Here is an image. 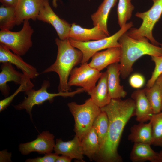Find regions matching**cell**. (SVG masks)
<instances>
[{
	"instance_id": "1",
	"label": "cell",
	"mask_w": 162,
	"mask_h": 162,
	"mask_svg": "<svg viewBox=\"0 0 162 162\" xmlns=\"http://www.w3.org/2000/svg\"><path fill=\"white\" fill-rule=\"evenodd\" d=\"M100 108L107 114L109 128L105 141L94 159L102 162H122L118 147L125 125L135 116V102L131 98L112 99L109 104Z\"/></svg>"
},
{
	"instance_id": "2",
	"label": "cell",
	"mask_w": 162,
	"mask_h": 162,
	"mask_svg": "<svg viewBox=\"0 0 162 162\" xmlns=\"http://www.w3.org/2000/svg\"><path fill=\"white\" fill-rule=\"evenodd\" d=\"M55 42L58 48L56 60L41 74L56 73L59 77L58 92H69L70 88L68 85L69 77L74 68L81 64L83 54L81 51L71 44L68 38L61 40L57 38Z\"/></svg>"
},
{
	"instance_id": "3",
	"label": "cell",
	"mask_w": 162,
	"mask_h": 162,
	"mask_svg": "<svg viewBox=\"0 0 162 162\" xmlns=\"http://www.w3.org/2000/svg\"><path fill=\"white\" fill-rule=\"evenodd\" d=\"M148 40L146 37L139 40L134 39L126 32L119 39L121 50V75L123 79L129 76L133 71L134 63L143 56H162V46H156L149 42Z\"/></svg>"
},
{
	"instance_id": "4",
	"label": "cell",
	"mask_w": 162,
	"mask_h": 162,
	"mask_svg": "<svg viewBox=\"0 0 162 162\" xmlns=\"http://www.w3.org/2000/svg\"><path fill=\"white\" fill-rule=\"evenodd\" d=\"M68 106L74 118L75 135L81 140L93 126L95 118L101 111V108L90 98L83 104L72 102L68 103Z\"/></svg>"
},
{
	"instance_id": "5",
	"label": "cell",
	"mask_w": 162,
	"mask_h": 162,
	"mask_svg": "<svg viewBox=\"0 0 162 162\" xmlns=\"http://www.w3.org/2000/svg\"><path fill=\"white\" fill-rule=\"evenodd\" d=\"M153 4L148 10L143 12H137L135 16L141 19L142 22L140 27L131 28L126 32L130 37L136 39H141L146 37L152 44L157 46H162L154 38L152 30L162 14V0H152Z\"/></svg>"
},
{
	"instance_id": "6",
	"label": "cell",
	"mask_w": 162,
	"mask_h": 162,
	"mask_svg": "<svg viewBox=\"0 0 162 162\" xmlns=\"http://www.w3.org/2000/svg\"><path fill=\"white\" fill-rule=\"evenodd\" d=\"M134 26L132 22L127 23L113 35L100 40L87 42L75 40L68 38L71 44L82 52L83 58L81 64L87 63L96 53L109 48L121 47L118 42L120 37Z\"/></svg>"
},
{
	"instance_id": "7",
	"label": "cell",
	"mask_w": 162,
	"mask_h": 162,
	"mask_svg": "<svg viewBox=\"0 0 162 162\" xmlns=\"http://www.w3.org/2000/svg\"><path fill=\"white\" fill-rule=\"evenodd\" d=\"M22 29L17 32L1 30L0 44L20 56L25 55L32 46L31 37L34 32L28 20L23 22Z\"/></svg>"
},
{
	"instance_id": "8",
	"label": "cell",
	"mask_w": 162,
	"mask_h": 162,
	"mask_svg": "<svg viewBox=\"0 0 162 162\" xmlns=\"http://www.w3.org/2000/svg\"><path fill=\"white\" fill-rule=\"evenodd\" d=\"M50 86V82L47 80L44 81L40 88L35 90L33 88L25 92L27 95L21 103L14 106L16 110H26L27 112L32 118L31 112L33 106L35 105H40L46 101L52 102L55 97L57 96L72 97L75 94L84 91L82 88H79L73 92H58V93H51L47 89Z\"/></svg>"
},
{
	"instance_id": "9",
	"label": "cell",
	"mask_w": 162,
	"mask_h": 162,
	"mask_svg": "<svg viewBox=\"0 0 162 162\" xmlns=\"http://www.w3.org/2000/svg\"><path fill=\"white\" fill-rule=\"evenodd\" d=\"M102 73L92 68L87 63L81 64L78 67H75L71 70L69 78V87L80 86L87 92L92 90L100 78Z\"/></svg>"
},
{
	"instance_id": "10",
	"label": "cell",
	"mask_w": 162,
	"mask_h": 162,
	"mask_svg": "<svg viewBox=\"0 0 162 162\" xmlns=\"http://www.w3.org/2000/svg\"><path fill=\"white\" fill-rule=\"evenodd\" d=\"M44 6L40 11L37 19L51 25L56 30L59 38H68L71 25L61 19L51 8L49 0H43Z\"/></svg>"
},
{
	"instance_id": "11",
	"label": "cell",
	"mask_w": 162,
	"mask_h": 162,
	"mask_svg": "<svg viewBox=\"0 0 162 162\" xmlns=\"http://www.w3.org/2000/svg\"><path fill=\"white\" fill-rule=\"evenodd\" d=\"M54 138V136L48 131H44L34 140L20 144L19 150L23 155H27L32 152L44 154L52 152L55 144Z\"/></svg>"
},
{
	"instance_id": "12",
	"label": "cell",
	"mask_w": 162,
	"mask_h": 162,
	"mask_svg": "<svg viewBox=\"0 0 162 162\" xmlns=\"http://www.w3.org/2000/svg\"><path fill=\"white\" fill-rule=\"evenodd\" d=\"M43 6V0H18L15 7L16 25L26 20H36Z\"/></svg>"
},
{
	"instance_id": "13",
	"label": "cell",
	"mask_w": 162,
	"mask_h": 162,
	"mask_svg": "<svg viewBox=\"0 0 162 162\" xmlns=\"http://www.w3.org/2000/svg\"><path fill=\"white\" fill-rule=\"evenodd\" d=\"M0 62H9L16 66L31 79L39 74L36 68L25 62L20 56L12 52L6 46L0 44Z\"/></svg>"
},
{
	"instance_id": "14",
	"label": "cell",
	"mask_w": 162,
	"mask_h": 162,
	"mask_svg": "<svg viewBox=\"0 0 162 162\" xmlns=\"http://www.w3.org/2000/svg\"><path fill=\"white\" fill-rule=\"evenodd\" d=\"M121 55V47L109 48L94 54L88 64L92 68L100 72L110 64L120 62Z\"/></svg>"
},
{
	"instance_id": "15",
	"label": "cell",
	"mask_w": 162,
	"mask_h": 162,
	"mask_svg": "<svg viewBox=\"0 0 162 162\" xmlns=\"http://www.w3.org/2000/svg\"><path fill=\"white\" fill-rule=\"evenodd\" d=\"M2 63L0 73V90L4 97H7L10 92L8 82H13L16 84L20 85L28 76L16 70L12 64L9 62Z\"/></svg>"
},
{
	"instance_id": "16",
	"label": "cell",
	"mask_w": 162,
	"mask_h": 162,
	"mask_svg": "<svg viewBox=\"0 0 162 162\" xmlns=\"http://www.w3.org/2000/svg\"><path fill=\"white\" fill-rule=\"evenodd\" d=\"M108 36L98 24L92 28H87L73 23L71 25L68 38L77 41L87 42L100 40Z\"/></svg>"
},
{
	"instance_id": "17",
	"label": "cell",
	"mask_w": 162,
	"mask_h": 162,
	"mask_svg": "<svg viewBox=\"0 0 162 162\" xmlns=\"http://www.w3.org/2000/svg\"><path fill=\"white\" fill-rule=\"evenodd\" d=\"M131 97L135 104L136 120L139 122L149 121L154 113L144 89L135 90L132 94Z\"/></svg>"
},
{
	"instance_id": "18",
	"label": "cell",
	"mask_w": 162,
	"mask_h": 162,
	"mask_svg": "<svg viewBox=\"0 0 162 162\" xmlns=\"http://www.w3.org/2000/svg\"><path fill=\"white\" fill-rule=\"evenodd\" d=\"M54 150L58 154L84 161L81 140L76 135L72 140L68 141H64L61 139H56Z\"/></svg>"
},
{
	"instance_id": "19",
	"label": "cell",
	"mask_w": 162,
	"mask_h": 162,
	"mask_svg": "<svg viewBox=\"0 0 162 162\" xmlns=\"http://www.w3.org/2000/svg\"><path fill=\"white\" fill-rule=\"evenodd\" d=\"M107 84L109 93L111 98L121 99L126 96L127 93L120 85L121 75L120 64L116 63L107 67Z\"/></svg>"
},
{
	"instance_id": "20",
	"label": "cell",
	"mask_w": 162,
	"mask_h": 162,
	"mask_svg": "<svg viewBox=\"0 0 162 162\" xmlns=\"http://www.w3.org/2000/svg\"><path fill=\"white\" fill-rule=\"evenodd\" d=\"M99 79L97 85L87 93L93 102L101 108L109 104L112 99L109 93L106 71L102 73Z\"/></svg>"
},
{
	"instance_id": "21",
	"label": "cell",
	"mask_w": 162,
	"mask_h": 162,
	"mask_svg": "<svg viewBox=\"0 0 162 162\" xmlns=\"http://www.w3.org/2000/svg\"><path fill=\"white\" fill-rule=\"evenodd\" d=\"M117 0H104L97 11L91 16L94 26L99 25L101 29L107 36H110L107 22L111 9L116 4Z\"/></svg>"
},
{
	"instance_id": "22",
	"label": "cell",
	"mask_w": 162,
	"mask_h": 162,
	"mask_svg": "<svg viewBox=\"0 0 162 162\" xmlns=\"http://www.w3.org/2000/svg\"><path fill=\"white\" fill-rule=\"evenodd\" d=\"M128 140L132 142L147 143L151 145L152 135L150 121L147 123L140 122L132 126Z\"/></svg>"
},
{
	"instance_id": "23",
	"label": "cell",
	"mask_w": 162,
	"mask_h": 162,
	"mask_svg": "<svg viewBox=\"0 0 162 162\" xmlns=\"http://www.w3.org/2000/svg\"><path fill=\"white\" fill-rule=\"evenodd\" d=\"M151 145L142 143H135L130 155V158L133 162L149 161L156 162L158 152L151 147Z\"/></svg>"
},
{
	"instance_id": "24",
	"label": "cell",
	"mask_w": 162,
	"mask_h": 162,
	"mask_svg": "<svg viewBox=\"0 0 162 162\" xmlns=\"http://www.w3.org/2000/svg\"><path fill=\"white\" fill-rule=\"evenodd\" d=\"M81 144L84 155L90 160L94 159L99 152L100 146L93 126L81 140Z\"/></svg>"
},
{
	"instance_id": "25",
	"label": "cell",
	"mask_w": 162,
	"mask_h": 162,
	"mask_svg": "<svg viewBox=\"0 0 162 162\" xmlns=\"http://www.w3.org/2000/svg\"><path fill=\"white\" fill-rule=\"evenodd\" d=\"M93 127L98 136L100 148L105 141L109 128L108 118L105 111L101 110L95 118Z\"/></svg>"
},
{
	"instance_id": "26",
	"label": "cell",
	"mask_w": 162,
	"mask_h": 162,
	"mask_svg": "<svg viewBox=\"0 0 162 162\" xmlns=\"http://www.w3.org/2000/svg\"><path fill=\"white\" fill-rule=\"evenodd\" d=\"M144 89L154 114L161 112L162 111V95L158 86L155 83L151 87H146Z\"/></svg>"
},
{
	"instance_id": "27",
	"label": "cell",
	"mask_w": 162,
	"mask_h": 162,
	"mask_svg": "<svg viewBox=\"0 0 162 162\" xmlns=\"http://www.w3.org/2000/svg\"><path fill=\"white\" fill-rule=\"evenodd\" d=\"M16 25L15 8L2 5L0 7L1 30H10Z\"/></svg>"
},
{
	"instance_id": "28",
	"label": "cell",
	"mask_w": 162,
	"mask_h": 162,
	"mask_svg": "<svg viewBox=\"0 0 162 162\" xmlns=\"http://www.w3.org/2000/svg\"><path fill=\"white\" fill-rule=\"evenodd\" d=\"M134 9L131 0H119L117 8L118 23L121 28L127 23Z\"/></svg>"
},
{
	"instance_id": "29",
	"label": "cell",
	"mask_w": 162,
	"mask_h": 162,
	"mask_svg": "<svg viewBox=\"0 0 162 162\" xmlns=\"http://www.w3.org/2000/svg\"><path fill=\"white\" fill-rule=\"evenodd\" d=\"M150 121L152 127L151 145L162 147V111L154 114Z\"/></svg>"
},
{
	"instance_id": "30",
	"label": "cell",
	"mask_w": 162,
	"mask_h": 162,
	"mask_svg": "<svg viewBox=\"0 0 162 162\" xmlns=\"http://www.w3.org/2000/svg\"><path fill=\"white\" fill-rule=\"evenodd\" d=\"M31 79L27 76L16 91L10 96L6 97L0 101V112L4 110L10 104L14 98L21 92H26L33 88L34 86L31 81Z\"/></svg>"
},
{
	"instance_id": "31",
	"label": "cell",
	"mask_w": 162,
	"mask_h": 162,
	"mask_svg": "<svg viewBox=\"0 0 162 162\" xmlns=\"http://www.w3.org/2000/svg\"><path fill=\"white\" fill-rule=\"evenodd\" d=\"M151 57L152 60L155 63V67L151 78L147 82L146 87L148 88L152 86L158 77L162 74V56Z\"/></svg>"
},
{
	"instance_id": "32",
	"label": "cell",
	"mask_w": 162,
	"mask_h": 162,
	"mask_svg": "<svg viewBox=\"0 0 162 162\" xmlns=\"http://www.w3.org/2000/svg\"><path fill=\"white\" fill-rule=\"evenodd\" d=\"M59 156L57 153L50 152L45 154L42 157H37L35 158L27 159V162H55Z\"/></svg>"
},
{
	"instance_id": "33",
	"label": "cell",
	"mask_w": 162,
	"mask_h": 162,
	"mask_svg": "<svg viewBox=\"0 0 162 162\" xmlns=\"http://www.w3.org/2000/svg\"><path fill=\"white\" fill-rule=\"evenodd\" d=\"M129 83L132 87L138 89L144 86L145 83V79L141 74L136 73L130 76L129 79Z\"/></svg>"
},
{
	"instance_id": "34",
	"label": "cell",
	"mask_w": 162,
	"mask_h": 162,
	"mask_svg": "<svg viewBox=\"0 0 162 162\" xmlns=\"http://www.w3.org/2000/svg\"><path fill=\"white\" fill-rule=\"evenodd\" d=\"M0 162L10 161L11 153L6 150L0 151Z\"/></svg>"
},
{
	"instance_id": "35",
	"label": "cell",
	"mask_w": 162,
	"mask_h": 162,
	"mask_svg": "<svg viewBox=\"0 0 162 162\" xmlns=\"http://www.w3.org/2000/svg\"><path fill=\"white\" fill-rule=\"evenodd\" d=\"M18 0H0L2 5L5 7L15 8Z\"/></svg>"
},
{
	"instance_id": "36",
	"label": "cell",
	"mask_w": 162,
	"mask_h": 162,
	"mask_svg": "<svg viewBox=\"0 0 162 162\" xmlns=\"http://www.w3.org/2000/svg\"><path fill=\"white\" fill-rule=\"evenodd\" d=\"M72 159L68 156L62 155L61 156H58L56 162H70Z\"/></svg>"
},
{
	"instance_id": "37",
	"label": "cell",
	"mask_w": 162,
	"mask_h": 162,
	"mask_svg": "<svg viewBox=\"0 0 162 162\" xmlns=\"http://www.w3.org/2000/svg\"><path fill=\"white\" fill-rule=\"evenodd\" d=\"M155 83L157 84L159 86L162 95V74L157 78Z\"/></svg>"
},
{
	"instance_id": "38",
	"label": "cell",
	"mask_w": 162,
	"mask_h": 162,
	"mask_svg": "<svg viewBox=\"0 0 162 162\" xmlns=\"http://www.w3.org/2000/svg\"><path fill=\"white\" fill-rule=\"evenodd\" d=\"M156 162H162V150L158 153Z\"/></svg>"
}]
</instances>
